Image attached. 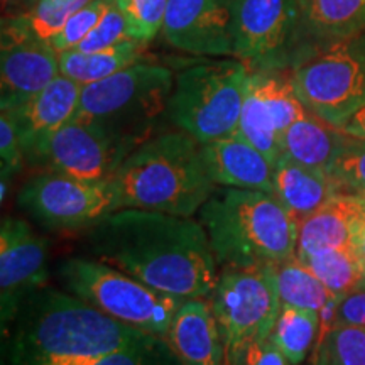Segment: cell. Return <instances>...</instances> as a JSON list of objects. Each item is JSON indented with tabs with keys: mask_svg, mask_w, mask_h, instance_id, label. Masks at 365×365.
Listing matches in <instances>:
<instances>
[{
	"mask_svg": "<svg viewBox=\"0 0 365 365\" xmlns=\"http://www.w3.org/2000/svg\"><path fill=\"white\" fill-rule=\"evenodd\" d=\"M81 88L80 83L59 75L29 102L7 110L19 129L22 148L68 124L78 112Z\"/></svg>",
	"mask_w": 365,
	"mask_h": 365,
	"instance_id": "21",
	"label": "cell"
},
{
	"mask_svg": "<svg viewBox=\"0 0 365 365\" xmlns=\"http://www.w3.org/2000/svg\"><path fill=\"white\" fill-rule=\"evenodd\" d=\"M166 344L182 365H223V344L212 304L185 299L173 318Z\"/></svg>",
	"mask_w": 365,
	"mask_h": 365,
	"instance_id": "18",
	"label": "cell"
},
{
	"mask_svg": "<svg viewBox=\"0 0 365 365\" xmlns=\"http://www.w3.org/2000/svg\"><path fill=\"white\" fill-rule=\"evenodd\" d=\"M163 36L182 53L234 56L228 0H170Z\"/></svg>",
	"mask_w": 365,
	"mask_h": 365,
	"instance_id": "16",
	"label": "cell"
},
{
	"mask_svg": "<svg viewBox=\"0 0 365 365\" xmlns=\"http://www.w3.org/2000/svg\"><path fill=\"white\" fill-rule=\"evenodd\" d=\"M301 262L307 264L314 276L339 298L365 286V261L354 245L322 250Z\"/></svg>",
	"mask_w": 365,
	"mask_h": 365,
	"instance_id": "25",
	"label": "cell"
},
{
	"mask_svg": "<svg viewBox=\"0 0 365 365\" xmlns=\"http://www.w3.org/2000/svg\"><path fill=\"white\" fill-rule=\"evenodd\" d=\"M336 193L365 195V139L345 132V139L328 170Z\"/></svg>",
	"mask_w": 365,
	"mask_h": 365,
	"instance_id": "29",
	"label": "cell"
},
{
	"mask_svg": "<svg viewBox=\"0 0 365 365\" xmlns=\"http://www.w3.org/2000/svg\"><path fill=\"white\" fill-rule=\"evenodd\" d=\"M118 207L193 217L215 185L202 159V144L186 132H168L132 149L112 178Z\"/></svg>",
	"mask_w": 365,
	"mask_h": 365,
	"instance_id": "3",
	"label": "cell"
},
{
	"mask_svg": "<svg viewBox=\"0 0 365 365\" xmlns=\"http://www.w3.org/2000/svg\"><path fill=\"white\" fill-rule=\"evenodd\" d=\"M0 39V108L14 110L61 75L59 56L33 33L24 14L2 17Z\"/></svg>",
	"mask_w": 365,
	"mask_h": 365,
	"instance_id": "14",
	"label": "cell"
},
{
	"mask_svg": "<svg viewBox=\"0 0 365 365\" xmlns=\"http://www.w3.org/2000/svg\"><path fill=\"white\" fill-rule=\"evenodd\" d=\"M17 205L46 228H91L120 210L112 180L88 181L61 173L43 171L26 181Z\"/></svg>",
	"mask_w": 365,
	"mask_h": 365,
	"instance_id": "11",
	"label": "cell"
},
{
	"mask_svg": "<svg viewBox=\"0 0 365 365\" xmlns=\"http://www.w3.org/2000/svg\"><path fill=\"white\" fill-rule=\"evenodd\" d=\"M48 240L26 220L6 217L0 227V301L2 327L12 323L27 296L44 284Z\"/></svg>",
	"mask_w": 365,
	"mask_h": 365,
	"instance_id": "15",
	"label": "cell"
},
{
	"mask_svg": "<svg viewBox=\"0 0 365 365\" xmlns=\"http://www.w3.org/2000/svg\"><path fill=\"white\" fill-rule=\"evenodd\" d=\"M113 2H115V0H88L85 6H81L78 11L66 21L63 29L49 41V44L53 46L54 51L61 54L78 48V44L95 29V26L98 24L100 19L103 17V14L107 12V9L110 7Z\"/></svg>",
	"mask_w": 365,
	"mask_h": 365,
	"instance_id": "31",
	"label": "cell"
},
{
	"mask_svg": "<svg viewBox=\"0 0 365 365\" xmlns=\"http://www.w3.org/2000/svg\"><path fill=\"white\" fill-rule=\"evenodd\" d=\"M129 153L130 140L81 118L24 145L26 163L88 181L112 180Z\"/></svg>",
	"mask_w": 365,
	"mask_h": 365,
	"instance_id": "10",
	"label": "cell"
},
{
	"mask_svg": "<svg viewBox=\"0 0 365 365\" xmlns=\"http://www.w3.org/2000/svg\"><path fill=\"white\" fill-rule=\"evenodd\" d=\"M352 245H354V249L359 252L360 257L365 261V215L360 218L357 227H355L354 237H352Z\"/></svg>",
	"mask_w": 365,
	"mask_h": 365,
	"instance_id": "40",
	"label": "cell"
},
{
	"mask_svg": "<svg viewBox=\"0 0 365 365\" xmlns=\"http://www.w3.org/2000/svg\"><path fill=\"white\" fill-rule=\"evenodd\" d=\"M0 159H2V180L11 181L26 163L24 148L16 120L7 110L0 113Z\"/></svg>",
	"mask_w": 365,
	"mask_h": 365,
	"instance_id": "34",
	"label": "cell"
},
{
	"mask_svg": "<svg viewBox=\"0 0 365 365\" xmlns=\"http://www.w3.org/2000/svg\"><path fill=\"white\" fill-rule=\"evenodd\" d=\"M365 215L359 196L336 193L299 222L296 257L307 259L322 250L352 245L354 230Z\"/></svg>",
	"mask_w": 365,
	"mask_h": 365,
	"instance_id": "20",
	"label": "cell"
},
{
	"mask_svg": "<svg viewBox=\"0 0 365 365\" xmlns=\"http://www.w3.org/2000/svg\"><path fill=\"white\" fill-rule=\"evenodd\" d=\"M250 68L240 59L196 63L176 76L168 110L173 122L200 144L235 134Z\"/></svg>",
	"mask_w": 365,
	"mask_h": 365,
	"instance_id": "6",
	"label": "cell"
},
{
	"mask_svg": "<svg viewBox=\"0 0 365 365\" xmlns=\"http://www.w3.org/2000/svg\"><path fill=\"white\" fill-rule=\"evenodd\" d=\"M134 39L130 36L129 24H127L124 14L117 6V0L107 9V12L103 14V17L100 22L95 26V29L86 36V38L78 44V51H100V49L112 48L125 41Z\"/></svg>",
	"mask_w": 365,
	"mask_h": 365,
	"instance_id": "33",
	"label": "cell"
},
{
	"mask_svg": "<svg viewBox=\"0 0 365 365\" xmlns=\"http://www.w3.org/2000/svg\"><path fill=\"white\" fill-rule=\"evenodd\" d=\"M38 0H2L4 16H19L26 14Z\"/></svg>",
	"mask_w": 365,
	"mask_h": 365,
	"instance_id": "38",
	"label": "cell"
},
{
	"mask_svg": "<svg viewBox=\"0 0 365 365\" xmlns=\"http://www.w3.org/2000/svg\"><path fill=\"white\" fill-rule=\"evenodd\" d=\"M272 195L298 223L336 195L330 175L281 156L274 164Z\"/></svg>",
	"mask_w": 365,
	"mask_h": 365,
	"instance_id": "22",
	"label": "cell"
},
{
	"mask_svg": "<svg viewBox=\"0 0 365 365\" xmlns=\"http://www.w3.org/2000/svg\"><path fill=\"white\" fill-rule=\"evenodd\" d=\"M14 365L93 359L163 341L108 317L78 296L39 287L12 319Z\"/></svg>",
	"mask_w": 365,
	"mask_h": 365,
	"instance_id": "2",
	"label": "cell"
},
{
	"mask_svg": "<svg viewBox=\"0 0 365 365\" xmlns=\"http://www.w3.org/2000/svg\"><path fill=\"white\" fill-rule=\"evenodd\" d=\"M307 113L291 73L279 71V68L250 70L237 134L276 164L282 156L284 130Z\"/></svg>",
	"mask_w": 365,
	"mask_h": 365,
	"instance_id": "13",
	"label": "cell"
},
{
	"mask_svg": "<svg viewBox=\"0 0 365 365\" xmlns=\"http://www.w3.org/2000/svg\"><path fill=\"white\" fill-rule=\"evenodd\" d=\"M170 0H117V6L129 24L130 36L149 43L163 33Z\"/></svg>",
	"mask_w": 365,
	"mask_h": 365,
	"instance_id": "30",
	"label": "cell"
},
{
	"mask_svg": "<svg viewBox=\"0 0 365 365\" xmlns=\"http://www.w3.org/2000/svg\"><path fill=\"white\" fill-rule=\"evenodd\" d=\"M359 200H360V203H362V207H364V212H365V195L359 196Z\"/></svg>",
	"mask_w": 365,
	"mask_h": 365,
	"instance_id": "41",
	"label": "cell"
},
{
	"mask_svg": "<svg viewBox=\"0 0 365 365\" xmlns=\"http://www.w3.org/2000/svg\"><path fill=\"white\" fill-rule=\"evenodd\" d=\"M242 365H291V362L271 339H266L249 346Z\"/></svg>",
	"mask_w": 365,
	"mask_h": 365,
	"instance_id": "37",
	"label": "cell"
},
{
	"mask_svg": "<svg viewBox=\"0 0 365 365\" xmlns=\"http://www.w3.org/2000/svg\"><path fill=\"white\" fill-rule=\"evenodd\" d=\"M360 34H365V0H298L294 51Z\"/></svg>",
	"mask_w": 365,
	"mask_h": 365,
	"instance_id": "19",
	"label": "cell"
},
{
	"mask_svg": "<svg viewBox=\"0 0 365 365\" xmlns=\"http://www.w3.org/2000/svg\"><path fill=\"white\" fill-rule=\"evenodd\" d=\"M234 56L250 70H274L293 56L298 0H228Z\"/></svg>",
	"mask_w": 365,
	"mask_h": 365,
	"instance_id": "12",
	"label": "cell"
},
{
	"mask_svg": "<svg viewBox=\"0 0 365 365\" xmlns=\"http://www.w3.org/2000/svg\"><path fill=\"white\" fill-rule=\"evenodd\" d=\"M202 159L215 186L272 193L274 163L237 132L202 144Z\"/></svg>",
	"mask_w": 365,
	"mask_h": 365,
	"instance_id": "17",
	"label": "cell"
},
{
	"mask_svg": "<svg viewBox=\"0 0 365 365\" xmlns=\"http://www.w3.org/2000/svg\"><path fill=\"white\" fill-rule=\"evenodd\" d=\"M223 344V365H242L250 345L269 339L281 309L276 266L223 267L210 296Z\"/></svg>",
	"mask_w": 365,
	"mask_h": 365,
	"instance_id": "8",
	"label": "cell"
},
{
	"mask_svg": "<svg viewBox=\"0 0 365 365\" xmlns=\"http://www.w3.org/2000/svg\"><path fill=\"white\" fill-rule=\"evenodd\" d=\"M145 44L148 43H143V41L129 39L112 48L100 49V51L85 53L71 49V51L58 54L59 71L81 86L95 83L139 61Z\"/></svg>",
	"mask_w": 365,
	"mask_h": 365,
	"instance_id": "24",
	"label": "cell"
},
{
	"mask_svg": "<svg viewBox=\"0 0 365 365\" xmlns=\"http://www.w3.org/2000/svg\"><path fill=\"white\" fill-rule=\"evenodd\" d=\"M86 2L88 0H38L24 17L36 36L51 41L73 14Z\"/></svg>",
	"mask_w": 365,
	"mask_h": 365,
	"instance_id": "32",
	"label": "cell"
},
{
	"mask_svg": "<svg viewBox=\"0 0 365 365\" xmlns=\"http://www.w3.org/2000/svg\"><path fill=\"white\" fill-rule=\"evenodd\" d=\"M217 264L277 266L294 257L299 223L272 193L227 188L200 210Z\"/></svg>",
	"mask_w": 365,
	"mask_h": 365,
	"instance_id": "4",
	"label": "cell"
},
{
	"mask_svg": "<svg viewBox=\"0 0 365 365\" xmlns=\"http://www.w3.org/2000/svg\"><path fill=\"white\" fill-rule=\"evenodd\" d=\"M344 139V130L308 112L282 134V156L328 173Z\"/></svg>",
	"mask_w": 365,
	"mask_h": 365,
	"instance_id": "23",
	"label": "cell"
},
{
	"mask_svg": "<svg viewBox=\"0 0 365 365\" xmlns=\"http://www.w3.org/2000/svg\"><path fill=\"white\" fill-rule=\"evenodd\" d=\"M289 63L299 100L327 124L344 129L365 105V34L304 46Z\"/></svg>",
	"mask_w": 365,
	"mask_h": 365,
	"instance_id": "5",
	"label": "cell"
},
{
	"mask_svg": "<svg viewBox=\"0 0 365 365\" xmlns=\"http://www.w3.org/2000/svg\"><path fill=\"white\" fill-rule=\"evenodd\" d=\"M276 282L282 304H291L313 312L325 309L339 296L331 293L314 272L298 257H291L276 266Z\"/></svg>",
	"mask_w": 365,
	"mask_h": 365,
	"instance_id": "26",
	"label": "cell"
},
{
	"mask_svg": "<svg viewBox=\"0 0 365 365\" xmlns=\"http://www.w3.org/2000/svg\"><path fill=\"white\" fill-rule=\"evenodd\" d=\"M175 78L170 68L137 61L108 78L81 88L73 118L95 122L129 140V130L168 108Z\"/></svg>",
	"mask_w": 365,
	"mask_h": 365,
	"instance_id": "9",
	"label": "cell"
},
{
	"mask_svg": "<svg viewBox=\"0 0 365 365\" xmlns=\"http://www.w3.org/2000/svg\"><path fill=\"white\" fill-rule=\"evenodd\" d=\"M319 323H322V318L318 312L281 304L279 314L269 339L286 355L291 365H299L307 359L309 349L314 344L319 331Z\"/></svg>",
	"mask_w": 365,
	"mask_h": 365,
	"instance_id": "27",
	"label": "cell"
},
{
	"mask_svg": "<svg viewBox=\"0 0 365 365\" xmlns=\"http://www.w3.org/2000/svg\"><path fill=\"white\" fill-rule=\"evenodd\" d=\"M58 276L68 293L163 341H166L173 318L185 301L153 289L98 259H68L59 266Z\"/></svg>",
	"mask_w": 365,
	"mask_h": 365,
	"instance_id": "7",
	"label": "cell"
},
{
	"mask_svg": "<svg viewBox=\"0 0 365 365\" xmlns=\"http://www.w3.org/2000/svg\"><path fill=\"white\" fill-rule=\"evenodd\" d=\"M156 344L120 350V352L103 355V357L63 360V362H53L48 365H148V355L156 346Z\"/></svg>",
	"mask_w": 365,
	"mask_h": 365,
	"instance_id": "35",
	"label": "cell"
},
{
	"mask_svg": "<svg viewBox=\"0 0 365 365\" xmlns=\"http://www.w3.org/2000/svg\"><path fill=\"white\" fill-rule=\"evenodd\" d=\"M335 325L365 327V286L352 291L340 299L336 308Z\"/></svg>",
	"mask_w": 365,
	"mask_h": 365,
	"instance_id": "36",
	"label": "cell"
},
{
	"mask_svg": "<svg viewBox=\"0 0 365 365\" xmlns=\"http://www.w3.org/2000/svg\"><path fill=\"white\" fill-rule=\"evenodd\" d=\"M317 365H365V327L333 325L318 341Z\"/></svg>",
	"mask_w": 365,
	"mask_h": 365,
	"instance_id": "28",
	"label": "cell"
},
{
	"mask_svg": "<svg viewBox=\"0 0 365 365\" xmlns=\"http://www.w3.org/2000/svg\"><path fill=\"white\" fill-rule=\"evenodd\" d=\"M95 259L181 299L210 298L218 272L207 230L191 217L120 208L88 230Z\"/></svg>",
	"mask_w": 365,
	"mask_h": 365,
	"instance_id": "1",
	"label": "cell"
},
{
	"mask_svg": "<svg viewBox=\"0 0 365 365\" xmlns=\"http://www.w3.org/2000/svg\"><path fill=\"white\" fill-rule=\"evenodd\" d=\"M346 134L355 135V137H364L365 139V105L360 110L355 113V115L350 118L349 124H346L344 129H341Z\"/></svg>",
	"mask_w": 365,
	"mask_h": 365,
	"instance_id": "39",
	"label": "cell"
}]
</instances>
